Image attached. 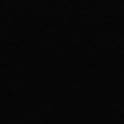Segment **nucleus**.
I'll return each mask as SVG.
<instances>
[]
</instances>
